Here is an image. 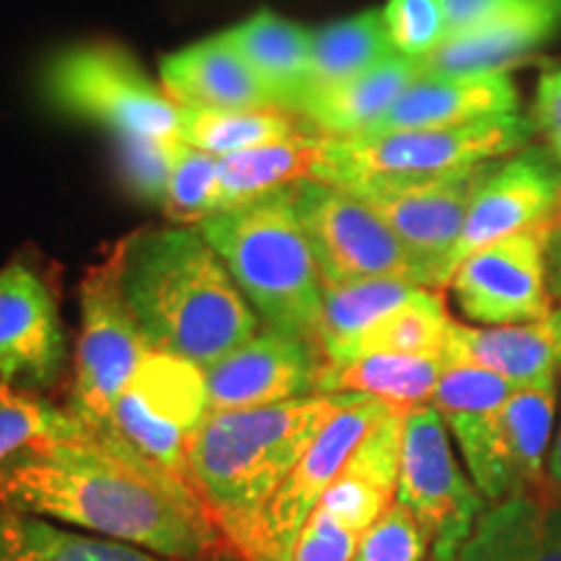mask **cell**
<instances>
[{
    "instance_id": "cell-1",
    "label": "cell",
    "mask_w": 561,
    "mask_h": 561,
    "mask_svg": "<svg viewBox=\"0 0 561 561\" xmlns=\"http://www.w3.org/2000/svg\"><path fill=\"white\" fill-rule=\"evenodd\" d=\"M0 504L167 559L234 557L191 483L112 430L39 442L13 455L0 466Z\"/></svg>"
},
{
    "instance_id": "cell-2",
    "label": "cell",
    "mask_w": 561,
    "mask_h": 561,
    "mask_svg": "<svg viewBox=\"0 0 561 561\" xmlns=\"http://www.w3.org/2000/svg\"><path fill=\"white\" fill-rule=\"evenodd\" d=\"M112 252L117 286L151 348L206 369L261 331V318L201 231L144 229Z\"/></svg>"
},
{
    "instance_id": "cell-3",
    "label": "cell",
    "mask_w": 561,
    "mask_h": 561,
    "mask_svg": "<svg viewBox=\"0 0 561 561\" xmlns=\"http://www.w3.org/2000/svg\"><path fill=\"white\" fill-rule=\"evenodd\" d=\"M356 398L364 396L314 392L265 409L208 411L187 442V476L237 561L252 557L265 510L322 426Z\"/></svg>"
},
{
    "instance_id": "cell-4",
    "label": "cell",
    "mask_w": 561,
    "mask_h": 561,
    "mask_svg": "<svg viewBox=\"0 0 561 561\" xmlns=\"http://www.w3.org/2000/svg\"><path fill=\"white\" fill-rule=\"evenodd\" d=\"M291 187L208 216L198 231L268 331L312 343L322 354V278Z\"/></svg>"
},
{
    "instance_id": "cell-5",
    "label": "cell",
    "mask_w": 561,
    "mask_h": 561,
    "mask_svg": "<svg viewBox=\"0 0 561 561\" xmlns=\"http://www.w3.org/2000/svg\"><path fill=\"white\" fill-rule=\"evenodd\" d=\"M530 121L496 115L447 128L369 133L356 138H322L312 180L356 191L371 185H411L466 172L523 149Z\"/></svg>"
},
{
    "instance_id": "cell-6",
    "label": "cell",
    "mask_w": 561,
    "mask_h": 561,
    "mask_svg": "<svg viewBox=\"0 0 561 561\" xmlns=\"http://www.w3.org/2000/svg\"><path fill=\"white\" fill-rule=\"evenodd\" d=\"M45 94L55 110L100 123L112 136L178 138L182 110L123 47L81 45L55 55Z\"/></svg>"
},
{
    "instance_id": "cell-7",
    "label": "cell",
    "mask_w": 561,
    "mask_h": 561,
    "mask_svg": "<svg viewBox=\"0 0 561 561\" xmlns=\"http://www.w3.org/2000/svg\"><path fill=\"white\" fill-rule=\"evenodd\" d=\"M445 419L432 403L409 411L396 502L413 512L432 541L434 561H455L486 512V500L453 450Z\"/></svg>"
},
{
    "instance_id": "cell-8",
    "label": "cell",
    "mask_w": 561,
    "mask_h": 561,
    "mask_svg": "<svg viewBox=\"0 0 561 561\" xmlns=\"http://www.w3.org/2000/svg\"><path fill=\"white\" fill-rule=\"evenodd\" d=\"M208 411L203 367L151 348L117 398L110 430L167 473L191 483L187 442Z\"/></svg>"
},
{
    "instance_id": "cell-9",
    "label": "cell",
    "mask_w": 561,
    "mask_h": 561,
    "mask_svg": "<svg viewBox=\"0 0 561 561\" xmlns=\"http://www.w3.org/2000/svg\"><path fill=\"white\" fill-rule=\"evenodd\" d=\"M151 351L117 286L115 252L81 280V333L70 411L91 430H110L117 398Z\"/></svg>"
},
{
    "instance_id": "cell-10",
    "label": "cell",
    "mask_w": 561,
    "mask_h": 561,
    "mask_svg": "<svg viewBox=\"0 0 561 561\" xmlns=\"http://www.w3.org/2000/svg\"><path fill=\"white\" fill-rule=\"evenodd\" d=\"M291 195L322 284L405 278L419 286L403 244L362 198L320 180L297 182Z\"/></svg>"
},
{
    "instance_id": "cell-11",
    "label": "cell",
    "mask_w": 561,
    "mask_h": 561,
    "mask_svg": "<svg viewBox=\"0 0 561 561\" xmlns=\"http://www.w3.org/2000/svg\"><path fill=\"white\" fill-rule=\"evenodd\" d=\"M489 164L491 161L430 182L371 185L348 193L362 198L388 224L416 271L419 286L445 289L450 280V261L462 234V224Z\"/></svg>"
},
{
    "instance_id": "cell-12",
    "label": "cell",
    "mask_w": 561,
    "mask_h": 561,
    "mask_svg": "<svg viewBox=\"0 0 561 561\" xmlns=\"http://www.w3.org/2000/svg\"><path fill=\"white\" fill-rule=\"evenodd\" d=\"M546 229L491 242L455 268L447 289L471 325H520L543 320L553 310L546 278Z\"/></svg>"
},
{
    "instance_id": "cell-13",
    "label": "cell",
    "mask_w": 561,
    "mask_h": 561,
    "mask_svg": "<svg viewBox=\"0 0 561 561\" xmlns=\"http://www.w3.org/2000/svg\"><path fill=\"white\" fill-rule=\"evenodd\" d=\"M390 405L375 398H356L333 413L265 510L255 551L248 561H294V549L307 520L364 434L380 421Z\"/></svg>"
},
{
    "instance_id": "cell-14",
    "label": "cell",
    "mask_w": 561,
    "mask_h": 561,
    "mask_svg": "<svg viewBox=\"0 0 561 561\" xmlns=\"http://www.w3.org/2000/svg\"><path fill=\"white\" fill-rule=\"evenodd\" d=\"M557 164L559 161L546 149H525L491 161L462 224L450 276L471 252L520 231L549 227L561 201V170Z\"/></svg>"
},
{
    "instance_id": "cell-15",
    "label": "cell",
    "mask_w": 561,
    "mask_h": 561,
    "mask_svg": "<svg viewBox=\"0 0 561 561\" xmlns=\"http://www.w3.org/2000/svg\"><path fill=\"white\" fill-rule=\"evenodd\" d=\"M512 390L515 385L494 371L450 364L442 369L430 401L445 419L476 489L491 504L517 496L500 421V411Z\"/></svg>"
},
{
    "instance_id": "cell-16",
    "label": "cell",
    "mask_w": 561,
    "mask_h": 561,
    "mask_svg": "<svg viewBox=\"0 0 561 561\" xmlns=\"http://www.w3.org/2000/svg\"><path fill=\"white\" fill-rule=\"evenodd\" d=\"M322 364L312 343L263 328L203 369L208 409L248 411L314 396Z\"/></svg>"
},
{
    "instance_id": "cell-17",
    "label": "cell",
    "mask_w": 561,
    "mask_h": 561,
    "mask_svg": "<svg viewBox=\"0 0 561 561\" xmlns=\"http://www.w3.org/2000/svg\"><path fill=\"white\" fill-rule=\"evenodd\" d=\"M66 364V333L50 289L30 265L0 268V382L50 388Z\"/></svg>"
},
{
    "instance_id": "cell-18",
    "label": "cell",
    "mask_w": 561,
    "mask_h": 561,
    "mask_svg": "<svg viewBox=\"0 0 561 561\" xmlns=\"http://www.w3.org/2000/svg\"><path fill=\"white\" fill-rule=\"evenodd\" d=\"M442 362L468 364L504 377L515 388L559 382L561 371V305L543 320L520 325H471L450 322Z\"/></svg>"
},
{
    "instance_id": "cell-19",
    "label": "cell",
    "mask_w": 561,
    "mask_h": 561,
    "mask_svg": "<svg viewBox=\"0 0 561 561\" xmlns=\"http://www.w3.org/2000/svg\"><path fill=\"white\" fill-rule=\"evenodd\" d=\"M409 411L403 405H390L380 421L364 434L314 510L318 515L362 538L369 525L396 502L403 426Z\"/></svg>"
},
{
    "instance_id": "cell-20",
    "label": "cell",
    "mask_w": 561,
    "mask_h": 561,
    "mask_svg": "<svg viewBox=\"0 0 561 561\" xmlns=\"http://www.w3.org/2000/svg\"><path fill=\"white\" fill-rule=\"evenodd\" d=\"M159 76L161 89L180 110H280L227 34L167 55Z\"/></svg>"
},
{
    "instance_id": "cell-21",
    "label": "cell",
    "mask_w": 561,
    "mask_h": 561,
    "mask_svg": "<svg viewBox=\"0 0 561 561\" xmlns=\"http://www.w3.org/2000/svg\"><path fill=\"white\" fill-rule=\"evenodd\" d=\"M517 110V91L507 73L483 76H426L421 73L398 96L388 115L371 133L447 128L512 115ZM369 136V133H367Z\"/></svg>"
},
{
    "instance_id": "cell-22",
    "label": "cell",
    "mask_w": 561,
    "mask_h": 561,
    "mask_svg": "<svg viewBox=\"0 0 561 561\" xmlns=\"http://www.w3.org/2000/svg\"><path fill=\"white\" fill-rule=\"evenodd\" d=\"M419 76V60L392 53L356 79L301 94L291 115L322 138L367 136Z\"/></svg>"
},
{
    "instance_id": "cell-23",
    "label": "cell",
    "mask_w": 561,
    "mask_h": 561,
    "mask_svg": "<svg viewBox=\"0 0 561 561\" xmlns=\"http://www.w3.org/2000/svg\"><path fill=\"white\" fill-rule=\"evenodd\" d=\"M455 561H561V502L546 494L496 502Z\"/></svg>"
},
{
    "instance_id": "cell-24",
    "label": "cell",
    "mask_w": 561,
    "mask_h": 561,
    "mask_svg": "<svg viewBox=\"0 0 561 561\" xmlns=\"http://www.w3.org/2000/svg\"><path fill=\"white\" fill-rule=\"evenodd\" d=\"M553 32L557 26L538 0L530 9L512 13L494 24L445 37L419 60V66L426 76L507 73L512 62L530 55Z\"/></svg>"
},
{
    "instance_id": "cell-25",
    "label": "cell",
    "mask_w": 561,
    "mask_h": 561,
    "mask_svg": "<svg viewBox=\"0 0 561 561\" xmlns=\"http://www.w3.org/2000/svg\"><path fill=\"white\" fill-rule=\"evenodd\" d=\"M320 149L322 136L299 133V136L221 157L214 214L248 206L265 195L286 191L301 180H312Z\"/></svg>"
},
{
    "instance_id": "cell-26",
    "label": "cell",
    "mask_w": 561,
    "mask_h": 561,
    "mask_svg": "<svg viewBox=\"0 0 561 561\" xmlns=\"http://www.w3.org/2000/svg\"><path fill=\"white\" fill-rule=\"evenodd\" d=\"M445 362L439 356L362 354L339 364H322L318 392L325 396H364L403 409L432 401Z\"/></svg>"
},
{
    "instance_id": "cell-27",
    "label": "cell",
    "mask_w": 561,
    "mask_h": 561,
    "mask_svg": "<svg viewBox=\"0 0 561 561\" xmlns=\"http://www.w3.org/2000/svg\"><path fill=\"white\" fill-rule=\"evenodd\" d=\"M224 34L276 96L278 107L291 112L310 79L312 32L273 11H257Z\"/></svg>"
},
{
    "instance_id": "cell-28",
    "label": "cell",
    "mask_w": 561,
    "mask_h": 561,
    "mask_svg": "<svg viewBox=\"0 0 561 561\" xmlns=\"http://www.w3.org/2000/svg\"><path fill=\"white\" fill-rule=\"evenodd\" d=\"M0 561H185L0 504Z\"/></svg>"
},
{
    "instance_id": "cell-29",
    "label": "cell",
    "mask_w": 561,
    "mask_h": 561,
    "mask_svg": "<svg viewBox=\"0 0 561 561\" xmlns=\"http://www.w3.org/2000/svg\"><path fill=\"white\" fill-rule=\"evenodd\" d=\"M559 382L515 388L500 411L507 460L517 483V496L538 494L546 486V466L557 432Z\"/></svg>"
},
{
    "instance_id": "cell-30",
    "label": "cell",
    "mask_w": 561,
    "mask_h": 561,
    "mask_svg": "<svg viewBox=\"0 0 561 561\" xmlns=\"http://www.w3.org/2000/svg\"><path fill=\"white\" fill-rule=\"evenodd\" d=\"M424 286L405 278H362L322 284V356L339 359L375 322L411 299Z\"/></svg>"
},
{
    "instance_id": "cell-31",
    "label": "cell",
    "mask_w": 561,
    "mask_h": 561,
    "mask_svg": "<svg viewBox=\"0 0 561 561\" xmlns=\"http://www.w3.org/2000/svg\"><path fill=\"white\" fill-rule=\"evenodd\" d=\"M392 53L396 50H392L388 30H385L382 11H364L322 26L312 32L310 79L301 94L356 79L388 60Z\"/></svg>"
},
{
    "instance_id": "cell-32",
    "label": "cell",
    "mask_w": 561,
    "mask_h": 561,
    "mask_svg": "<svg viewBox=\"0 0 561 561\" xmlns=\"http://www.w3.org/2000/svg\"><path fill=\"white\" fill-rule=\"evenodd\" d=\"M312 133L286 110H182L178 138L221 159L255 146Z\"/></svg>"
},
{
    "instance_id": "cell-33",
    "label": "cell",
    "mask_w": 561,
    "mask_h": 561,
    "mask_svg": "<svg viewBox=\"0 0 561 561\" xmlns=\"http://www.w3.org/2000/svg\"><path fill=\"white\" fill-rule=\"evenodd\" d=\"M450 312L439 289H419L405 299L398 310L385 314L380 322L369 328L354 346H348L339 359L325 364H339L362 354H413V356H439L445 348L447 331H450Z\"/></svg>"
},
{
    "instance_id": "cell-34",
    "label": "cell",
    "mask_w": 561,
    "mask_h": 561,
    "mask_svg": "<svg viewBox=\"0 0 561 561\" xmlns=\"http://www.w3.org/2000/svg\"><path fill=\"white\" fill-rule=\"evenodd\" d=\"M91 430L73 411L0 382V466L26 447L50 439H76Z\"/></svg>"
},
{
    "instance_id": "cell-35",
    "label": "cell",
    "mask_w": 561,
    "mask_h": 561,
    "mask_svg": "<svg viewBox=\"0 0 561 561\" xmlns=\"http://www.w3.org/2000/svg\"><path fill=\"white\" fill-rule=\"evenodd\" d=\"M216 182H219V159L174 140L172 174L167 187L164 214L174 224H201L214 216Z\"/></svg>"
},
{
    "instance_id": "cell-36",
    "label": "cell",
    "mask_w": 561,
    "mask_h": 561,
    "mask_svg": "<svg viewBox=\"0 0 561 561\" xmlns=\"http://www.w3.org/2000/svg\"><path fill=\"white\" fill-rule=\"evenodd\" d=\"M178 138L115 136L117 170L125 187L138 201L164 208L172 174V151Z\"/></svg>"
},
{
    "instance_id": "cell-37",
    "label": "cell",
    "mask_w": 561,
    "mask_h": 561,
    "mask_svg": "<svg viewBox=\"0 0 561 561\" xmlns=\"http://www.w3.org/2000/svg\"><path fill=\"white\" fill-rule=\"evenodd\" d=\"M432 541L421 523L401 502H392L388 510L369 525L356 546L354 561H430Z\"/></svg>"
},
{
    "instance_id": "cell-38",
    "label": "cell",
    "mask_w": 561,
    "mask_h": 561,
    "mask_svg": "<svg viewBox=\"0 0 561 561\" xmlns=\"http://www.w3.org/2000/svg\"><path fill=\"white\" fill-rule=\"evenodd\" d=\"M382 19L392 50L405 58L421 60L447 37L442 0H388Z\"/></svg>"
},
{
    "instance_id": "cell-39",
    "label": "cell",
    "mask_w": 561,
    "mask_h": 561,
    "mask_svg": "<svg viewBox=\"0 0 561 561\" xmlns=\"http://www.w3.org/2000/svg\"><path fill=\"white\" fill-rule=\"evenodd\" d=\"M359 541L356 533L312 512L294 549V561H354Z\"/></svg>"
},
{
    "instance_id": "cell-40",
    "label": "cell",
    "mask_w": 561,
    "mask_h": 561,
    "mask_svg": "<svg viewBox=\"0 0 561 561\" xmlns=\"http://www.w3.org/2000/svg\"><path fill=\"white\" fill-rule=\"evenodd\" d=\"M442 3H445L447 37H455L530 9L538 0H442Z\"/></svg>"
},
{
    "instance_id": "cell-41",
    "label": "cell",
    "mask_w": 561,
    "mask_h": 561,
    "mask_svg": "<svg viewBox=\"0 0 561 561\" xmlns=\"http://www.w3.org/2000/svg\"><path fill=\"white\" fill-rule=\"evenodd\" d=\"M538 128L551 144V151L557 153L561 164V66H553L541 76L536 100Z\"/></svg>"
},
{
    "instance_id": "cell-42",
    "label": "cell",
    "mask_w": 561,
    "mask_h": 561,
    "mask_svg": "<svg viewBox=\"0 0 561 561\" xmlns=\"http://www.w3.org/2000/svg\"><path fill=\"white\" fill-rule=\"evenodd\" d=\"M546 278L553 299H561V201L546 229Z\"/></svg>"
},
{
    "instance_id": "cell-43",
    "label": "cell",
    "mask_w": 561,
    "mask_h": 561,
    "mask_svg": "<svg viewBox=\"0 0 561 561\" xmlns=\"http://www.w3.org/2000/svg\"><path fill=\"white\" fill-rule=\"evenodd\" d=\"M546 496L561 502V371H559V424L553 432V445L549 453V466H546Z\"/></svg>"
},
{
    "instance_id": "cell-44",
    "label": "cell",
    "mask_w": 561,
    "mask_h": 561,
    "mask_svg": "<svg viewBox=\"0 0 561 561\" xmlns=\"http://www.w3.org/2000/svg\"><path fill=\"white\" fill-rule=\"evenodd\" d=\"M541 5L549 13V19L553 21V26H561V0H541Z\"/></svg>"
}]
</instances>
